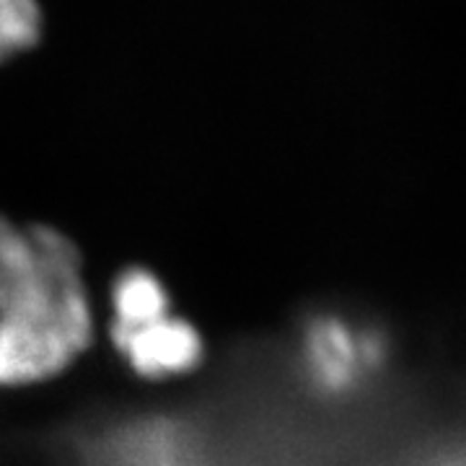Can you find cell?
<instances>
[{"mask_svg": "<svg viewBox=\"0 0 466 466\" xmlns=\"http://www.w3.org/2000/svg\"><path fill=\"white\" fill-rule=\"evenodd\" d=\"M309 368L329 389L348 386L358 373L370 366V348L363 337L339 321H321L309 334Z\"/></svg>", "mask_w": 466, "mask_h": 466, "instance_id": "cell-4", "label": "cell"}, {"mask_svg": "<svg viewBox=\"0 0 466 466\" xmlns=\"http://www.w3.org/2000/svg\"><path fill=\"white\" fill-rule=\"evenodd\" d=\"M94 342L88 296L29 319L0 321V386H29L60 376Z\"/></svg>", "mask_w": 466, "mask_h": 466, "instance_id": "cell-2", "label": "cell"}, {"mask_svg": "<svg viewBox=\"0 0 466 466\" xmlns=\"http://www.w3.org/2000/svg\"><path fill=\"white\" fill-rule=\"evenodd\" d=\"M42 11L36 0H0V66L36 45Z\"/></svg>", "mask_w": 466, "mask_h": 466, "instance_id": "cell-5", "label": "cell"}, {"mask_svg": "<svg viewBox=\"0 0 466 466\" xmlns=\"http://www.w3.org/2000/svg\"><path fill=\"white\" fill-rule=\"evenodd\" d=\"M112 339L127 366L143 379L184 376L200 366L205 355L200 332L189 321L171 317V309L112 324Z\"/></svg>", "mask_w": 466, "mask_h": 466, "instance_id": "cell-3", "label": "cell"}, {"mask_svg": "<svg viewBox=\"0 0 466 466\" xmlns=\"http://www.w3.org/2000/svg\"><path fill=\"white\" fill-rule=\"evenodd\" d=\"M81 296L84 257L66 233L0 216V321L36 317Z\"/></svg>", "mask_w": 466, "mask_h": 466, "instance_id": "cell-1", "label": "cell"}]
</instances>
